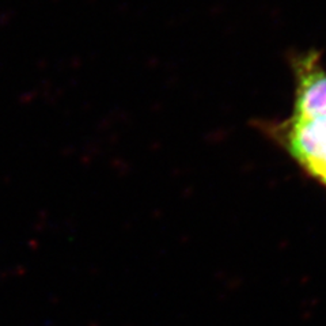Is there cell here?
Instances as JSON below:
<instances>
[{
  "instance_id": "1",
  "label": "cell",
  "mask_w": 326,
  "mask_h": 326,
  "mask_svg": "<svg viewBox=\"0 0 326 326\" xmlns=\"http://www.w3.org/2000/svg\"><path fill=\"white\" fill-rule=\"evenodd\" d=\"M294 106L288 117L268 123V132L307 175L326 188V67L315 49L291 57Z\"/></svg>"
}]
</instances>
